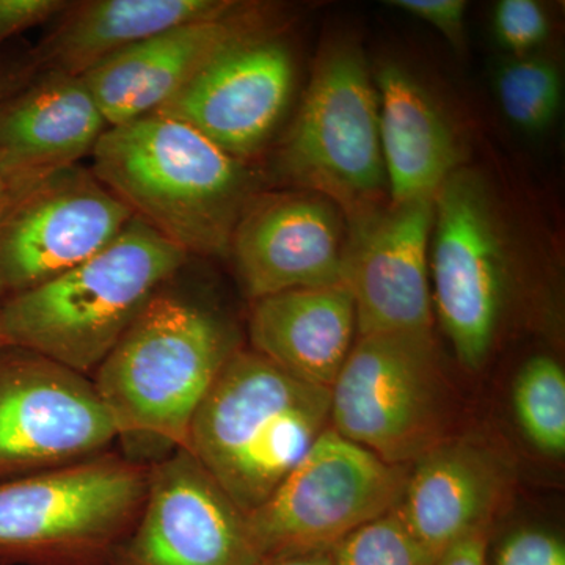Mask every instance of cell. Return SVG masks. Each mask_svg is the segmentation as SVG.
<instances>
[{"label":"cell","mask_w":565,"mask_h":565,"mask_svg":"<svg viewBox=\"0 0 565 565\" xmlns=\"http://www.w3.org/2000/svg\"><path fill=\"white\" fill-rule=\"evenodd\" d=\"M92 172L134 217L191 255H225L255 196L245 161L184 122L151 114L103 134Z\"/></svg>","instance_id":"6da1fadb"},{"label":"cell","mask_w":565,"mask_h":565,"mask_svg":"<svg viewBox=\"0 0 565 565\" xmlns=\"http://www.w3.org/2000/svg\"><path fill=\"white\" fill-rule=\"evenodd\" d=\"M329 427V388L236 348L193 416L185 452L248 515Z\"/></svg>","instance_id":"7a4b0ae2"},{"label":"cell","mask_w":565,"mask_h":565,"mask_svg":"<svg viewBox=\"0 0 565 565\" xmlns=\"http://www.w3.org/2000/svg\"><path fill=\"white\" fill-rule=\"evenodd\" d=\"M189 255L132 217L65 274L0 302L7 343L92 377Z\"/></svg>","instance_id":"3957f363"},{"label":"cell","mask_w":565,"mask_h":565,"mask_svg":"<svg viewBox=\"0 0 565 565\" xmlns=\"http://www.w3.org/2000/svg\"><path fill=\"white\" fill-rule=\"evenodd\" d=\"M234 349L217 316L156 294L90 377L118 440L185 451L193 416Z\"/></svg>","instance_id":"277c9868"},{"label":"cell","mask_w":565,"mask_h":565,"mask_svg":"<svg viewBox=\"0 0 565 565\" xmlns=\"http://www.w3.org/2000/svg\"><path fill=\"white\" fill-rule=\"evenodd\" d=\"M151 463L110 451L0 481V565H109L131 533Z\"/></svg>","instance_id":"5b68a950"},{"label":"cell","mask_w":565,"mask_h":565,"mask_svg":"<svg viewBox=\"0 0 565 565\" xmlns=\"http://www.w3.org/2000/svg\"><path fill=\"white\" fill-rule=\"evenodd\" d=\"M448 386L433 332L373 333L353 343L330 386V427L394 465L449 438Z\"/></svg>","instance_id":"8992f818"},{"label":"cell","mask_w":565,"mask_h":565,"mask_svg":"<svg viewBox=\"0 0 565 565\" xmlns=\"http://www.w3.org/2000/svg\"><path fill=\"white\" fill-rule=\"evenodd\" d=\"M379 92L359 47L330 44L280 152L281 172L332 200L344 217L384 202L388 191L379 131Z\"/></svg>","instance_id":"52a82bcc"},{"label":"cell","mask_w":565,"mask_h":565,"mask_svg":"<svg viewBox=\"0 0 565 565\" xmlns=\"http://www.w3.org/2000/svg\"><path fill=\"white\" fill-rule=\"evenodd\" d=\"M407 465L385 462L329 427L269 500L247 515L262 557L332 550L345 535L394 511Z\"/></svg>","instance_id":"ba28073f"},{"label":"cell","mask_w":565,"mask_h":565,"mask_svg":"<svg viewBox=\"0 0 565 565\" xmlns=\"http://www.w3.org/2000/svg\"><path fill=\"white\" fill-rule=\"evenodd\" d=\"M429 244L434 315L468 370L492 351L508 288L503 234L484 180L457 169L434 196Z\"/></svg>","instance_id":"9c48e42d"},{"label":"cell","mask_w":565,"mask_h":565,"mask_svg":"<svg viewBox=\"0 0 565 565\" xmlns=\"http://www.w3.org/2000/svg\"><path fill=\"white\" fill-rule=\"evenodd\" d=\"M132 217L81 166L10 185L0 200V302L90 258Z\"/></svg>","instance_id":"30bf717a"},{"label":"cell","mask_w":565,"mask_h":565,"mask_svg":"<svg viewBox=\"0 0 565 565\" xmlns=\"http://www.w3.org/2000/svg\"><path fill=\"white\" fill-rule=\"evenodd\" d=\"M117 440L90 377L18 345L0 348V481L90 459Z\"/></svg>","instance_id":"8fae6325"},{"label":"cell","mask_w":565,"mask_h":565,"mask_svg":"<svg viewBox=\"0 0 565 565\" xmlns=\"http://www.w3.org/2000/svg\"><path fill=\"white\" fill-rule=\"evenodd\" d=\"M433 200L381 204L345 218L343 285L359 337L433 332L429 244Z\"/></svg>","instance_id":"7c38bea8"},{"label":"cell","mask_w":565,"mask_h":565,"mask_svg":"<svg viewBox=\"0 0 565 565\" xmlns=\"http://www.w3.org/2000/svg\"><path fill=\"white\" fill-rule=\"evenodd\" d=\"M247 515L189 452L151 463L147 500L109 565H256Z\"/></svg>","instance_id":"4fadbf2b"},{"label":"cell","mask_w":565,"mask_h":565,"mask_svg":"<svg viewBox=\"0 0 565 565\" xmlns=\"http://www.w3.org/2000/svg\"><path fill=\"white\" fill-rule=\"evenodd\" d=\"M294 74L291 52L275 33L258 36L223 52L154 114L191 126L245 161L280 122Z\"/></svg>","instance_id":"5bb4252c"},{"label":"cell","mask_w":565,"mask_h":565,"mask_svg":"<svg viewBox=\"0 0 565 565\" xmlns=\"http://www.w3.org/2000/svg\"><path fill=\"white\" fill-rule=\"evenodd\" d=\"M270 7L237 3L223 17L189 22L111 55L84 74L109 128L154 114L211 62L244 41L273 35Z\"/></svg>","instance_id":"9a60e30c"},{"label":"cell","mask_w":565,"mask_h":565,"mask_svg":"<svg viewBox=\"0 0 565 565\" xmlns=\"http://www.w3.org/2000/svg\"><path fill=\"white\" fill-rule=\"evenodd\" d=\"M343 211L313 192L253 196L234 228L230 252L252 300L343 282Z\"/></svg>","instance_id":"2e32d148"},{"label":"cell","mask_w":565,"mask_h":565,"mask_svg":"<svg viewBox=\"0 0 565 565\" xmlns=\"http://www.w3.org/2000/svg\"><path fill=\"white\" fill-rule=\"evenodd\" d=\"M514 478L509 457L484 437H449L408 467L397 511L435 559L457 542L490 531Z\"/></svg>","instance_id":"e0dca14e"},{"label":"cell","mask_w":565,"mask_h":565,"mask_svg":"<svg viewBox=\"0 0 565 565\" xmlns=\"http://www.w3.org/2000/svg\"><path fill=\"white\" fill-rule=\"evenodd\" d=\"M107 129L84 77L39 73L0 104V170L10 188L79 166Z\"/></svg>","instance_id":"ac0fdd59"},{"label":"cell","mask_w":565,"mask_h":565,"mask_svg":"<svg viewBox=\"0 0 565 565\" xmlns=\"http://www.w3.org/2000/svg\"><path fill=\"white\" fill-rule=\"evenodd\" d=\"M248 334L285 373L330 390L356 334L355 302L343 282L274 294L253 300Z\"/></svg>","instance_id":"d6986e66"},{"label":"cell","mask_w":565,"mask_h":565,"mask_svg":"<svg viewBox=\"0 0 565 565\" xmlns=\"http://www.w3.org/2000/svg\"><path fill=\"white\" fill-rule=\"evenodd\" d=\"M232 0H81L55 18L32 54L39 73L84 76L111 55L189 22L223 17Z\"/></svg>","instance_id":"ffe728a7"},{"label":"cell","mask_w":565,"mask_h":565,"mask_svg":"<svg viewBox=\"0 0 565 565\" xmlns=\"http://www.w3.org/2000/svg\"><path fill=\"white\" fill-rule=\"evenodd\" d=\"M379 131L390 202L434 200L460 169L455 131L430 96L397 66L379 71Z\"/></svg>","instance_id":"44dd1931"},{"label":"cell","mask_w":565,"mask_h":565,"mask_svg":"<svg viewBox=\"0 0 565 565\" xmlns=\"http://www.w3.org/2000/svg\"><path fill=\"white\" fill-rule=\"evenodd\" d=\"M512 408L531 446L550 457L565 452V373L557 360L535 355L512 386Z\"/></svg>","instance_id":"7402d4cb"},{"label":"cell","mask_w":565,"mask_h":565,"mask_svg":"<svg viewBox=\"0 0 565 565\" xmlns=\"http://www.w3.org/2000/svg\"><path fill=\"white\" fill-rule=\"evenodd\" d=\"M497 95L505 117L526 132L544 131L563 99L557 66L541 57H516L498 71Z\"/></svg>","instance_id":"603a6c76"},{"label":"cell","mask_w":565,"mask_h":565,"mask_svg":"<svg viewBox=\"0 0 565 565\" xmlns=\"http://www.w3.org/2000/svg\"><path fill=\"white\" fill-rule=\"evenodd\" d=\"M333 565H433L397 508L373 520L330 550Z\"/></svg>","instance_id":"cb8c5ba5"},{"label":"cell","mask_w":565,"mask_h":565,"mask_svg":"<svg viewBox=\"0 0 565 565\" xmlns=\"http://www.w3.org/2000/svg\"><path fill=\"white\" fill-rule=\"evenodd\" d=\"M493 29L504 50L516 57H525L527 52L544 43L550 21L544 7L534 0H501L494 7Z\"/></svg>","instance_id":"d4e9b609"},{"label":"cell","mask_w":565,"mask_h":565,"mask_svg":"<svg viewBox=\"0 0 565 565\" xmlns=\"http://www.w3.org/2000/svg\"><path fill=\"white\" fill-rule=\"evenodd\" d=\"M493 565H565V544L545 527H519L501 541Z\"/></svg>","instance_id":"484cf974"},{"label":"cell","mask_w":565,"mask_h":565,"mask_svg":"<svg viewBox=\"0 0 565 565\" xmlns=\"http://www.w3.org/2000/svg\"><path fill=\"white\" fill-rule=\"evenodd\" d=\"M68 0H0V46L13 36L52 22Z\"/></svg>","instance_id":"4316f807"},{"label":"cell","mask_w":565,"mask_h":565,"mask_svg":"<svg viewBox=\"0 0 565 565\" xmlns=\"http://www.w3.org/2000/svg\"><path fill=\"white\" fill-rule=\"evenodd\" d=\"M393 7L444 33L455 46L463 43L467 2L463 0H393Z\"/></svg>","instance_id":"83f0119b"},{"label":"cell","mask_w":565,"mask_h":565,"mask_svg":"<svg viewBox=\"0 0 565 565\" xmlns=\"http://www.w3.org/2000/svg\"><path fill=\"white\" fill-rule=\"evenodd\" d=\"M490 531L476 533L457 544L449 546L433 565H487Z\"/></svg>","instance_id":"f1b7e54d"},{"label":"cell","mask_w":565,"mask_h":565,"mask_svg":"<svg viewBox=\"0 0 565 565\" xmlns=\"http://www.w3.org/2000/svg\"><path fill=\"white\" fill-rule=\"evenodd\" d=\"M39 74L32 58L28 62H0V104L20 92Z\"/></svg>","instance_id":"f546056e"},{"label":"cell","mask_w":565,"mask_h":565,"mask_svg":"<svg viewBox=\"0 0 565 565\" xmlns=\"http://www.w3.org/2000/svg\"><path fill=\"white\" fill-rule=\"evenodd\" d=\"M256 565H333V561L330 550H315V552L262 557Z\"/></svg>","instance_id":"4dcf8cb0"},{"label":"cell","mask_w":565,"mask_h":565,"mask_svg":"<svg viewBox=\"0 0 565 565\" xmlns=\"http://www.w3.org/2000/svg\"><path fill=\"white\" fill-rule=\"evenodd\" d=\"M7 191H9V182H7L6 177H3L2 170H0V200L6 196Z\"/></svg>","instance_id":"1f68e13d"},{"label":"cell","mask_w":565,"mask_h":565,"mask_svg":"<svg viewBox=\"0 0 565 565\" xmlns=\"http://www.w3.org/2000/svg\"><path fill=\"white\" fill-rule=\"evenodd\" d=\"M9 343H7V340H6V334H3V330H2V322H0V348H2V345H7Z\"/></svg>","instance_id":"d6a6232c"}]
</instances>
